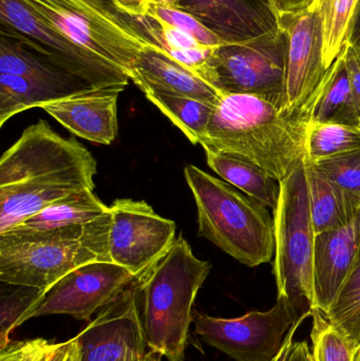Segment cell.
I'll list each match as a JSON object with an SVG mask.
<instances>
[{
	"instance_id": "33",
	"label": "cell",
	"mask_w": 360,
	"mask_h": 361,
	"mask_svg": "<svg viewBox=\"0 0 360 361\" xmlns=\"http://www.w3.org/2000/svg\"><path fill=\"white\" fill-rule=\"evenodd\" d=\"M345 55H346L347 67H348L353 99H354L360 120V59L356 51L348 42L345 47Z\"/></svg>"
},
{
	"instance_id": "28",
	"label": "cell",
	"mask_w": 360,
	"mask_h": 361,
	"mask_svg": "<svg viewBox=\"0 0 360 361\" xmlns=\"http://www.w3.org/2000/svg\"><path fill=\"white\" fill-rule=\"evenodd\" d=\"M46 290L33 286H15L14 290H2L0 300V350L10 343L11 333L27 320L39 307Z\"/></svg>"
},
{
	"instance_id": "1",
	"label": "cell",
	"mask_w": 360,
	"mask_h": 361,
	"mask_svg": "<svg viewBox=\"0 0 360 361\" xmlns=\"http://www.w3.org/2000/svg\"><path fill=\"white\" fill-rule=\"evenodd\" d=\"M97 161L74 137L39 120L0 160V235L57 200L95 188Z\"/></svg>"
},
{
	"instance_id": "4",
	"label": "cell",
	"mask_w": 360,
	"mask_h": 361,
	"mask_svg": "<svg viewBox=\"0 0 360 361\" xmlns=\"http://www.w3.org/2000/svg\"><path fill=\"white\" fill-rule=\"evenodd\" d=\"M110 225L109 208V212L84 225L40 231L13 228L1 233L0 281L48 292L61 278L82 265L112 262Z\"/></svg>"
},
{
	"instance_id": "10",
	"label": "cell",
	"mask_w": 360,
	"mask_h": 361,
	"mask_svg": "<svg viewBox=\"0 0 360 361\" xmlns=\"http://www.w3.org/2000/svg\"><path fill=\"white\" fill-rule=\"evenodd\" d=\"M0 21L1 34L88 86H128V76L51 29L19 0H0Z\"/></svg>"
},
{
	"instance_id": "9",
	"label": "cell",
	"mask_w": 360,
	"mask_h": 361,
	"mask_svg": "<svg viewBox=\"0 0 360 361\" xmlns=\"http://www.w3.org/2000/svg\"><path fill=\"white\" fill-rule=\"evenodd\" d=\"M304 313L285 297H277L270 311L251 312L238 318L194 314V334L211 347L236 361H272L283 349L285 337Z\"/></svg>"
},
{
	"instance_id": "36",
	"label": "cell",
	"mask_w": 360,
	"mask_h": 361,
	"mask_svg": "<svg viewBox=\"0 0 360 361\" xmlns=\"http://www.w3.org/2000/svg\"><path fill=\"white\" fill-rule=\"evenodd\" d=\"M287 361H314L312 351L309 348L306 341L294 343L291 355Z\"/></svg>"
},
{
	"instance_id": "16",
	"label": "cell",
	"mask_w": 360,
	"mask_h": 361,
	"mask_svg": "<svg viewBox=\"0 0 360 361\" xmlns=\"http://www.w3.org/2000/svg\"><path fill=\"white\" fill-rule=\"evenodd\" d=\"M360 252V209L337 228L317 233L314 250L315 309L328 313Z\"/></svg>"
},
{
	"instance_id": "6",
	"label": "cell",
	"mask_w": 360,
	"mask_h": 361,
	"mask_svg": "<svg viewBox=\"0 0 360 361\" xmlns=\"http://www.w3.org/2000/svg\"><path fill=\"white\" fill-rule=\"evenodd\" d=\"M42 23L128 76L160 46L103 0H19Z\"/></svg>"
},
{
	"instance_id": "13",
	"label": "cell",
	"mask_w": 360,
	"mask_h": 361,
	"mask_svg": "<svg viewBox=\"0 0 360 361\" xmlns=\"http://www.w3.org/2000/svg\"><path fill=\"white\" fill-rule=\"evenodd\" d=\"M130 271L112 262H92L70 271L46 292L32 318L69 315L91 322L95 312L113 301L133 280Z\"/></svg>"
},
{
	"instance_id": "7",
	"label": "cell",
	"mask_w": 360,
	"mask_h": 361,
	"mask_svg": "<svg viewBox=\"0 0 360 361\" xmlns=\"http://www.w3.org/2000/svg\"><path fill=\"white\" fill-rule=\"evenodd\" d=\"M275 260L273 274L278 296L289 299L304 313L315 309V231L311 214L306 159L281 180L274 210Z\"/></svg>"
},
{
	"instance_id": "19",
	"label": "cell",
	"mask_w": 360,
	"mask_h": 361,
	"mask_svg": "<svg viewBox=\"0 0 360 361\" xmlns=\"http://www.w3.org/2000/svg\"><path fill=\"white\" fill-rule=\"evenodd\" d=\"M311 214L316 233L348 224L360 209V199L306 160Z\"/></svg>"
},
{
	"instance_id": "18",
	"label": "cell",
	"mask_w": 360,
	"mask_h": 361,
	"mask_svg": "<svg viewBox=\"0 0 360 361\" xmlns=\"http://www.w3.org/2000/svg\"><path fill=\"white\" fill-rule=\"evenodd\" d=\"M132 82L137 86L147 84L159 90L192 97L213 106L217 105L223 95L185 68L154 51L143 55Z\"/></svg>"
},
{
	"instance_id": "34",
	"label": "cell",
	"mask_w": 360,
	"mask_h": 361,
	"mask_svg": "<svg viewBox=\"0 0 360 361\" xmlns=\"http://www.w3.org/2000/svg\"><path fill=\"white\" fill-rule=\"evenodd\" d=\"M44 361H82V345L78 336L56 343Z\"/></svg>"
},
{
	"instance_id": "23",
	"label": "cell",
	"mask_w": 360,
	"mask_h": 361,
	"mask_svg": "<svg viewBox=\"0 0 360 361\" xmlns=\"http://www.w3.org/2000/svg\"><path fill=\"white\" fill-rule=\"evenodd\" d=\"M148 99L178 127L192 144H201L216 106L190 97L137 85Z\"/></svg>"
},
{
	"instance_id": "3",
	"label": "cell",
	"mask_w": 360,
	"mask_h": 361,
	"mask_svg": "<svg viewBox=\"0 0 360 361\" xmlns=\"http://www.w3.org/2000/svg\"><path fill=\"white\" fill-rule=\"evenodd\" d=\"M179 235L166 255L139 277L142 324L150 351L185 361L194 301L211 271Z\"/></svg>"
},
{
	"instance_id": "27",
	"label": "cell",
	"mask_w": 360,
	"mask_h": 361,
	"mask_svg": "<svg viewBox=\"0 0 360 361\" xmlns=\"http://www.w3.org/2000/svg\"><path fill=\"white\" fill-rule=\"evenodd\" d=\"M360 148V127L338 124L310 125L306 139V160L317 162Z\"/></svg>"
},
{
	"instance_id": "30",
	"label": "cell",
	"mask_w": 360,
	"mask_h": 361,
	"mask_svg": "<svg viewBox=\"0 0 360 361\" xmlns=\"http://www.w3.org/2000/svg\"><path fill=\"white\" fill-rule=\"evenodd\" d=\"M143 18H147L149 20L161 19V20L166 21V23L187 32L204 46L222 47L230 44L216 30L207 27L194 15L182 11L181 8H175V6H165L154 4H145Z\"/></svg>"
},
{
	"instance_id": "42",
	"label": "cell",
	"mask_w": 360,
	"mask_h": 361,
	"mask_svg": "<svg viewBox=\"0 0 360 361\" xmlns=\"http://www.w3.org/2000/svg\"><path fill=\"white\" fill-rule=\"evenodd\" d=\"M271 1H272V0H271Z\"/></svg>"
},
{
	"instance_id": "35",
	"label": "cell",
	"mask_w": 360,
	"mask_h": 361,
	"mask_svg": "<svg viewBox=\"0 0 360 361\" xmlns=\"http://www.w3.org/2000/svg\"><path fill=\"white\" fill-rule=\"evenodd\" d=\"M315 0H272L277 15L300 12L314 4Z\"/></svg>"
},
{
	"instance_id": "39",
	"label": "cell",
	"mask_w": 360,
	"mask_h": 361,
	"mask_svg": "<svg viewBox=\"0 0 360 361\" xmlns=\"http://www.w3.org/2000/svg\"><path fill=\"white\" fill-rule=\"evenodd\" d=\"M180 1H182V0H145V4H160V6L179 8ZM145 4H144V6H145Z\"/></svg>"
},
{
	"instance_id": "8",
	"label": "cell",
	"mask_w": 360,
	"mask_h": 361,
	"mask_svg": "<svg viewBox=\"0 0 360 361\" xmlns=\"http://www.w3.org/2000/svg\"><path fill=\"white\" fill-rule=\"evenodd\" d=\"M287 37L279 27L218 49L215 88L221 94H251L285 109Z\"/></svg>"
},
{
	"instance_id": "5",
	"label": "cell",
	"mask_w": 360,
	"mask_h": 361,
	"mask_svg": "<svg viewBox=\"0 0 360 361\" xmlns=\"http://www.w3.org/2000/svg\"><path fill=\"white\" fill-rule=\"evenodd\" d=\"M184 176L198 208V235L247 267L271 262L275 229L268 208L194 165Z\"/></svg>"
},
{
	"instance_id": "26",
	"label": "cell",
	"mask_w": 360,
	"mask_h": 361,
	"mask_svg": "<svg viewBox=\"0 0 360 361\" xmlns=\"http://www.w3.org/2000/svg\"><path fill=\"white\" fill-rule=\"evenodd\" d=\"M325 317L342 335L360 347V252Z\"/></svg>"
},
{
	"instance_id": "41",
	"label": "cell",
	"mask_w": 360,
	"mask_h": 361,
	"mask_svg": "<svg viewBox=\"0 0 360 361\" xmlns=\"http://www.w3.org/2000/svg\"><path fill=\"white\" fill-rule=\"evenodd\" d=\"M355 361H360V350L359 352V355H357L356 360H355Z\"/></svg>"
},
{
	"instance_id": "29",
	"label": "cell",
	"mask_w": 360,
	"mask_h": 361,
	"mask_svg": "<svg viewBox=\"0 0 360 361\" xmlns=\"http://www.w3.org/2000/svg\"><path fill=\"white\" fill-rule=\"evenodd\" d=\"M312 354L314 361H355L360 350L338 332L318 309L312 312Z\"/></svg>"
},
{
	"instance_id": "31",
	"label": "cell",
	"mask_w": 360,
	"mask_h": 361,
	"mask_svg": "<svg viewBox=\"0 0 360 361\" xmlns=\"http://www.w3.org/2000/svg\"><path fill=\"white\" fill-rule=\"evenodd\" d=\"M313 163L334 183L360 199V148Z\"/></svg>"
},
{
	"instance_id": "25",
	"label": "cell",
	"mask_w": 360,
	"mask_h": 361,
	"mask_svg": "<svg viewBox=\"0 0 360 361\" xmlns=\"http://www.w3.org/2000/svg\"><path fill=\"white\" fill-rule=\"evenodd\" d=\"M360 0H315L323 34V61L329 69L346 47Z\"/></svg>"
},
{
	"instance_id": "40",
	"label": "cell",
	"mask_w": 360,
	"mask_h": 361,
	"mask_svg": "<svg viewBox=\"0 0 360 361\" xmlns=\"http://www.w3.org/2000/svg\"><path fill=\"white\" fill-rule=\"evenodd\" d=\"M143 361H161V356L154 352L149 351L146 354Z\"/></svg>"
},
{
	"instance_id": "12",
	"label": "cell",
	"mask_w": 360,
	"mask_h": 361,
	"mask_svg": "<svg viewBox=\"0 0 360 361\" xmlns=\"http://www.w3.org/2000/svg\"><path fill=\"white\" fill-rule=\"evenodd\" d=\"M139 277L133 280L113 301L77 335L82 361H143L145 334L139 309Z\"/></svg>"
},
{
	"instance_id": "38",
	"label": "cell",
	"mask_w": 360,
	"mask_h": 361,
	"mask_svg": "<svg viewBox=\"0 0 360 361\" xmlns=\"http://www.w3.org/2000/svg\"><path fill=\"white\" fill-rule=\"evenodd\" d=\"M347 42L354 48L360 59V2L356 14H355L354 19H353L352 25H351L350 34H349L348 42Z\"/></svg>"
},
{
	"instance_id": "11",
	"label": "cell",
	"mask_w": 360,
	"mask_h": 361,
	"mask_svg": "<svg viewBox=\"0 0 360 361\" xmlns=\"http://www.w3.org/2000/svg\"><path fill=\"white\" fill-rule=\"evenodd\" d=\"M109 208L111 261L141 277L170 250L177 239V225L145 201L118 199Z\"/></svg>"
},
{
	"instance_id": "37",
	"label": "cell",
	"mask_w": 360,
	"mask_h": 361,
	"mask_svg": "<svg viewBox=\"0 0 360 361\" xmlns=\"http://www.w3.org/2000/svg\"><path fill=\"white\" fill-rule=\"evenodd\" d=\"M302 324V322H298L297 324L293 326L287 333V337H285V343H283V349L280 350L278 354L275 356L274 360L272 361H287L289 360L290 355H291L292 349H293V337L295 335L296 331L299 328L300 324Z\"/></svg>"
},
{
	"instance_id": "22",
	"label": "cell",
	"mask_w": 360,
	"mask_h": 361,
	"mask_svg": "<svg viewBox=\"0 0 360 361\" xmlns=\"http://www.w3.org/2000/svg\"><path fill=\"white\" fill-rule=\"evenodd\" d=\"M108 212L109 206L93 190L78 191L53 202L14 228L36 231L66 228L87 224Z\"/></svg>"
},
{
	"instance_id": "21",
	"label": "cell",
	"mask_w": 360,
	"mask_h": 361,
	"mask_svg": "<svg viewBox=\"0 0 360 361\" xmlns=\"http://www.w3.org/2000/svg\"><path fill=\"white\" fill-rule=\"evenodd\" d=\"M80 90L82 89L0 73V127L15 114L31 108H42Z\"/></svg>"
},
{
	"instance_id": "32",
	"label": "cell",
	"mask_w": 360,
	"mask_h": 361,
	"mask_svg": "<svg viewBox=\"0 0 360 361\" xmlns=\"http://www.w3.org/2000/svg\"><path fill=\"white\" fill-rule=\"evenodd\" d=\"M55 345L44 338L10 341L0 350V361H44Z\"/></svg>"
},
{
	"instance_id": "14",
	"label": "cell",
	"mask_w": 360,
	"mask_h": 361,
	"mask_svg": "<svg viewBox=\"0 0 360 361\" xmlns=\"http://www.w3.org/2000/svg\"><path fill=\"white\" fill-rule=\"evenodd\" d=\"M278 23L287 37L285 109L295 110L308 103L329 70L323 61V23L315 4L278 15Z\"/></svg>"
},
{
	"instance_id": "20",
	"label": "cell",
	"mask_w": 360,
	"mask_h": 361,
	"mask_svg": "<svg viewBox=\"0 0 360 361\" xmlns=\"http://www.w3.org/2000/svg\"><path fill=\"white\" fill-rule=\"evenodd\" d=\"M310 125L338 124L360 127L353 99L345 49L328 70L318 86Z\"/></svg>"
},
{
	"instance_id": "24",
	"label": "cell",
	"mask_w": 360,
	"mask_h": 361,
	"mask_svg": "<svg viewBox=\"0 0 360 361\" xmlns=\"http://www.w3.org/2000/svg\"><path fill=\"white\" fill-rule=\"evenodd\" d=\"M0 73L25 76L75 89L89 87L4 34L0 38Z\"/></svg>"
},
{
	"instance_id": "17",
	"label": "cell",
	"mask_w": 360,
	"mask_h": 361,
	"mask_svg": "<svg viewBox=\"0 0 360 361\" xmlns=\"http://www.w3.org/2000/svg\"><path fill=\"white\" fill-rule=\"evenodd\" d=\"M205 156L209 166L220 178L273 212L276 209L281 182L263 167L234 152L205 150Z\"/></svg>"
},
{
	"instance_id": "2",
	"label": "cell",
	"mask_w": 360,
	"mask_h": 361,
	"mask_svg": "<svg viewBox=\"0 0 360 361\" xmlns=\"http://www.w3.org/2000/svg\"><path fill=\"white\" fill-rule=\"evenodd\" d=\"M317 97L318 89L302 108L285 110L256 95L223 94L200 145L204 150L241 154L281 182L306 159Z\"/></svg>"
},
{
	"instance_id": "15",
	"label": "cell",
	"mask_w": 360,
	"mask_h": 361,
	"mask_svg": "<svg viewBox=\"0 0 360 361\" xmlns=\"http://www.w3.org/2000/svg\"><path fill=\"white\" fill-rule=\"evenodd\" d=\"M126 87H87L42 109L73 135L92 143L110 145L118 135V97Z\"/></svg>"
}]
</instances>
